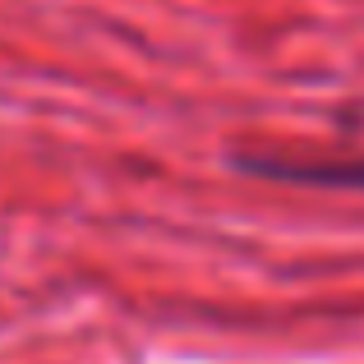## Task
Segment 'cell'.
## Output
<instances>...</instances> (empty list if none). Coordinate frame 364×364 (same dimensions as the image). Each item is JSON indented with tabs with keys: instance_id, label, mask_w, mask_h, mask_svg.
I'll use <instances>...</instances> for the list:
<instances>
[{
	"instance_id": "6da1fadb",
	"label": "cell",
	"mask_w": 364,
	"mask_h": 364,
	"mask_svg": "<svg viewBox=\"0 0 364 364\" xmlns=\"http://www.w3.org/2000/svg\"><path fill=\"white\" fill-rule=\"evenodd\" d=\"M245 171L267 180H291V185H360L364 189V161H337V166H314V161H272V157H240Z\"/></svg>"
}]
</instances>
